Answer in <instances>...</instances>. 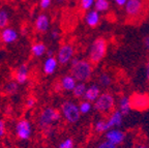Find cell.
Returning <instances> with one entry per match:
<instances>
[{"label": "cell", "mask_w": 149, "mask_h": 148, "mask_svg": "<svg viewBox=\"0 0 149 148\" xmlns=\"http://www.w3.org/2000/svg\"><path fill=\"white\" fill-rule=\"evenodd\" d=\"M128 148H135V146H132V147H128Z\"/></svg>", "instance_id": "42"}, {"label": "cell", "mask_w": 149, "mask_h": 148, "mask_svg": "<svg viewBox=\"0 0 149 148\" xmlns=\"http://www.w3.org/2000/svg\"><path fill=\"white\" fill-rule=\"evenodd\" d=\"M130 98L132 110L143 112L149 109V94L144 92H135Z\"/></svg>", "instance_id": "8"}, {"label": "cell", "mask_w": 149, "mask_h": 148, "mask_svg": "<svg viewBox=\"0 0 149 148\" xmlns=\"http://www.w3.org/2000/svg\"><path fill=\"white\" fill-rule=\"evenodd\" d=\"M9 24V14L6 8H0V30Z\"/></svg>", "instance_id": "27"}, {"label": "cell", "mask_w": 149, "mask_h": 148, "mask_svg": "<svg viewBox=\"0 0 149 148\" xmlns=\"http://www.w3.org/2000/svg\"><path fill=\"white\" fill-rule=\"evenodd\" d=\"M78 108H79L81 115H87L93 110V104L86 100H82L78 105Z\"/></svg>", "instance_id": "25"}, {"label": "cell", "mask_w": 149, "mask_h": 148, "mask_svg": "<svg viewBox=\"0 0 149 148\" xmlns=\"http://www.w3.org/2000/svg\"><path fill=\"white\" fill-rule=\"evenodd\" d=\"M85 23L90 28H95L100 22V14L95 9H89L85 15Z\"/></svg>", "instance_id": "19"}, {"label": "cell", "mask_w": 149, "mask_h": 148, "mask_svg": "<svg viewBox=\"0 0 149 148\" xmlns=\"http://www.w3.org/2000/svg\"><path fill=\"white\" fill-rule=\"evenodd\" d=\"M93 130H94L95 133H97V134H105L109 130V126H108L106 118H100V119L96 120L94 122V124H93Z\"/></svg>", "instance_id": "23"}, {"label": "cell", "mask_w": 149, "mask_h": 148, "mask_svg": "<svg viewBox=\"0 0 149 148\" xmlns=\"http://www.w3.org/2000/svg\"><path fill=\"white\" fill-rule=\"evenodd\" d=\"M47 50H48L47 46L42 42H35L34 44H32V46L30 48L32 56L36 58H40L44 55H46Z\"/></svg>", "instance_id": "21"}, {"label": "cell", "mask_w": 149, "mask_h": 148, "mask_svg": "<svg viewBox=\"0 0 149 148\" xmlns=\"http://www.w3.org/2000/svg\"><path fill=\"white\" fill-rule=\"evenodd\" d=\"M61 118L70 124H76L81 119V113L79 111L78 105L72 101H65L60 106Z\"/></svg>", "instance_id": "5"}, {"label": "cell", "mask_w": 149, "mask_h": 148, "mask_svg": "<svg viewBox=\"0 0 149 148\" xmlns=\"http://www.w3.org/2000/svg\"><path fill=\"white\" fill-rule=\"evenodd\" d=\"M53 89H54V91H55V92H57V93H59V92H61V91H62V89H61V86H60V83H59V80H57V81L54 83Z\"/></svg>", "instance_id": "34"}, {"label": "cell", "mask_w": 149, "mask_h": 148, "mask_svg": "<svg viewBox=\"0 0 149 148\" xmlns=\"http://www.w3.org/2000/svg\"><path fill=\"white\" fill-rule=\"evenodd\" d=\"M126 1H127V0H114V2L116 3L118 6H124Z\"/></svg>", "instance_id": "38"}, {"label": "cell", "mask_w": 149, "mask_h": 148, "mask_svg": "<svg viewBox=\"0 0 149 148\" xmlns=\"http://www.w3.org/2000/svg\"><path fill=\"white\" fill-rule=\"evenodd\" d=\"M143 1L142 0H127L124 4L125 14L130 18H136L142 13Z\"/></svg>", "instance_id": "10"}, {"label": "cell", "mask_w": 149, "mask_h": 148, "mask_svg": "<svg viewBox=\"0 0 149 148\" xmlns=\"http://www.w3.org/2000/svg\"><path fill=\"white\" fill-rule=\"evenodd\" d=\"M61 119V114L54 107H45L37 116V126L40 131L48 126H52Z\"/></svg>", "instance_id": "4"}, {"label": "cell", "mask_w": 149, "mask_h": 148, "mask_svg": "<svg viewBox=\"0 0 149 148\" xmlns=\"http://www.w3.org/2000/svg\"><path fill=\"white\" fill-rule=\"evenodd\" d=\"M123 118L124 115L119 110L117 109L113 110L111 113L108 114L107 118H106L109 128H112V127H120L122 125V123H123Z\"/></svg>", "instance_id": "14"}, {"label": "cell", "mask_w": 149, "mask_h": 148, "mask_svg": "<svg viewBox=\"0 0 149 148\" xmlns=\"http://www.w3.org/2000/svg\"><path fill=\"white\" fill-rule=\"evenodd\" d=\"M143 44H144L145 50L149 52V35H148V36H145L144 40H143Z\"/></svg>", "instance_id": "37"}, {"label": "cell", "mask_w": 149, "mask_h": 148, "mask_svg": "<svg viewBox=\"0 0 149 148\" xmlns=\"http://www.w3.org/2000/svg\"><path fill=\"white\" fill-rule=\"evenodd\" d=\"M86 87H87L86 83H84V82H77L76 86H74V89L72 90V96H74V98H77V100H83Z\"/></svg>", "instance_id": "22"}, {"label": "cell", "mask_w": 149, "mask_h": 148, "mask_svg": "<svg viewBox=\"0 0 149 148\" xmlns=\"http://www.w3.org/2000/svg\"><path fill=\"white\" fill-rule=\"evenodd\" d=\"M29 79V66L27 63H22L16 68L14 73V80L19 85H24Z\"/></svg>", "instance_id": "11"}, {"label": "cell", "mask_w": 149, "mask_h": 148, "mask_svg": "<svg viewBox=\"0 0 149 148\" xmlns=\"http://www.w3.org/2000/svg\"><path fill=\"white\" fill-rule=\"evenodd\" d=\"M51 37L53 39H58L60 37V32H59L58 29H53L51 32Z\"/></svg>", "instance_id": "35"}, {"label": "cell", "mask_w": 149, "mask_h": 148, "mask_svg": "<svg viewBox=\"0 0 149 148\" xmlns=\"http://www.w3.org/2000/svg\"><path fill=\"white\" fill-rule=\"evenodd\" d=\"M93 6H94V9L96 12H98L100 14V13H106L110 8V2L108 0H95Z\"/></svg>", "instance_id": "26"}, {"label": "cell", "mask_w": 149, "mask_h": 148, "mask_svg": "<svg viewBox=\"0 0 149 148\" xmlns=\"http://www.w3.org/2000/svg\"><path fill=\"white\" fill-rule=\"evenodd\" d=\"M94 1L95 0H80V6H81L82 10L87 12V10L91 9L94 4Z\"/></svg>", "instance_id": "29"}, {"label": "cell", "mask_w": 149, "mask_h": 148, "mask_svg": "<svg viewBox=\"0 0 149 148\" xmlns=\"http://www.w3.org/2000/svg\"><path fill=\"white\" fill-rule=\"evenodd\" d=\"M116 97L110 91H102L93 104V110L102 115H108L116 109Z\"/></svg>", "instance_id": "2"}, {"label": "cell", "mask_w": 149, "mask_h": 148, "mask_svg": "<svg viewBox=\"0 0 149 148\" xmlns=\"http://www.w3.org/2000/svg\"><path fill=\"white\" fill-rule=\"evenodd\" d=\"M46 55H47V56H54V52H53V50H47Z\"/></svg>", "instance_id": "39"}, {"label": "cell", "mask_w": 149, "mask_h": 148, "mask_svg": "<svg viewBox=\"0 0 149 148\" xmlns=\"http://www.w3.org/2000/svg\"><path fill=\"white\" fill-rule=\"evenodd\" d=\"M58 148H74V141L72 138H65L59 143Z\"/></svg>", "instance_id": "28"}, {"label": "cell", "mask_w": 149, "mask_h": 148, "mask_svg": "<svg viewBox=\"0 0 149 148\" xmlns=\"http://www.w3.org/2000/svg\"><path fill=\"white\" fill-rule=\"evenodd\" d=\"M108 42L104 37H97L90 44L88 49V60L94 64L100 63L107 55Z\"/></svg>", "instance_id": "3"}, {"label": "cell", "mask_w": 149, "mask_h": 148, "mask_svg": "<svg viewBox=\"0 0 149 148\" xmlns=\"http://www.w3.org/2000/svg\"><path fill=\"white\" fill-rule=\"evenodd\" d=\"M70 74L77 80V82L87 83L92 79L94 67L88 59L74 57L70 62Z\"/></svg>", "instance_id": "1"}, {"label": "cell", "mask_w": 149, "mask_h": 148, "mask_svg": "<svg viewBox=\"0 0 149 148\" xmlns=\"http://www.w3.org/2000/svg\"><path fill=\"white\" fill-rule=\"evenodd\" d=\"M135 148H149V147H148V146H146V145H143V144H141V145L135 146Z\"/></svg>", "instance_id": "40"}, {"label": "cell", "mask_w": 149, "mask_h": 148, "mask_svg": "<svg viewBox=\"0 0 149 148\" xmlns=\"http://www.w3.org/2000/svg\"><path fill=\"white\" fill-rule=\"evenodd\" d=\"M74 57V47L72 44H62L58 48V51L56 53V59L59 64L68 65Z\"/></svg>", "instance_id": "7"}, {"label": "cell", "mask_w": 149, "mask_h": 148, "mask_svg": "<svg viewBox=\"0 0 149 148\" xmlns=\"http://www.w3.org/2000/svg\"><path fill=\"white\" fill-rule=\"evenodd\" d=\"M100 93H102V88L96 83H92L86 87L83 100H86V101H88V102L93 103L98 96H100Z\"/></svg>", "instance_id": "16"}, {"label": "cell", "mask_w": 149, "mask_h": 148, "mask_svg": "<svg viewBox=\"0 0 149 148\" xmlns=\"http://www.w3.org/2000/svg\"><path fill=\"white\" fill-rule=\"evenodd\" d=\"M50 28V19L45 13L40 14L34 21V29L38 33H46Z\"/></svg>", "instance_id": "12"}, {"label": "cell", "mask_w": 149, "mask_h": 148, "mask_svg": "<svg viewBox=\"0 0 149 148\" xmlns=\"http://www.w3.org/2000/svg\"><path fill=\"white\" fill-rule=\"evenodd\" d=\"M59 83H60L62 91L72 92V90L74 89V86H76V84H77V80L70 74H66L59 79Z\"/></svg>", "instance_id": "18"}, {"label": "cell", "mask_w": 149, "mask_h": 148, "mask_svg": "<svg viewBox=\"0 0 149 148\" xmlns=\"http://www.w3.org/2000/svg\"><path fill=\"white\" fill-rule=\"evenodd\" d=\"M145 76H146L147 81L149 82V58L146 61V64H145Z\"/></svg>", "instance_id": "36"}, {"label": "cell", "mask_w": 149, "mask_h": 148, "mask_svg": "<svg viewBox=\"0 0 149 148\" xmlns=\"http://www.w3.org/2000/svg\"><path fill=\"white\" fill-rule=\"evenodd\" d=\"M6 136V123L3 119H0V139Z\"/></svg>", "instance_id": "32"}, {"label": "cell", "mask_w": 149, "mask_h": 148, "mask_svg": "<svg viewBox=\"0 0 149 148\" xmlns=\"http://www.w3.org/2000/svg\"><path fill=\"white\" fill-rule=\"evenodd\" d=\"M15 134L16 137L21 141H27L30 139L32 135V124L26 118H21L17 121L15 125Z\"/></svg>", "instance_id": "6"}, {"label": "cell", "mask_w": 149, "mask_h": 148, "mask_svg": "<svg viewBox=\"0 0 149 148\" xmlns=\"http://www.w3.org/2000/svg\"><path fill=\"white\" fill-rule=\"evenodd\" d=\"M19 84L17 83L15 80H12V81H8L6 84L4 85V93L7 95H15L17 92L19 91Z\"/></svg>", "instance_id": "24"}, {"label": "cell", "mask_w": 149, "mask_h": 148, "mask_svg": "<svg viewBox=\"0 0 149 148\" xmlns=\"http://www.w3.org/2000/svg\"><path fill=\"white\" fill-rule=\"evenodd\" d=\"M53 0H40V6L42 9H48L52 4Z\"/></svg>", "instance_id": "33"}, {"label": "cell", "mask_w": 149, "mask_h": 148, "mask_svg": "<svg viewBox=\"0 0 149 148\" xmlns=\"http://www.w3.org/2000/svg\"><path fill=\"white\" fill-rule=\"evenodd\" d=\"M126 139V133L122 131L120 127H112L109 128L105 133V140L109 141L110 143L114 144L118 147L119 145H122Z\"/></svg>", "instance_id": "9"}, {"label": "cell", "mask_w": 149, "mask_h": 148, "mask_svg": "<svg viewBox=\"0 0 149 148\" xmlns=\"http://www.w3.org/2000/svg\"><path fill=\"white\" fill-rule=\"evenodd\" d=\"M18 31L15 30L12 27H5L0 31V39H1V42L6 45L14 44L15 42L18 40Z\"/></svg>", "instance_id": "13"}, {"label": "cell", "mask_w": 149, "mask_h": 148, "mask_svg": "<svg viewBox=\"0 0 149 148\" xmlns=\"http://www.w3.org/2000/svg\"><path fill=\"white\" fill-rule=\"evenodd\" d=\"M65 0H57V2H59V3H61V2H64Z\"/></svg>", "instance_id": "41"}, {"label": "cell", "mask_w": 149, "mask_h": 148, "mask_svg": "<svg viewBox=\"0 0 149 148\" xmlns=\"http://www.w3.org/2000/svg\"><path fill=\"white\" fill-rule=\"evenodd\" d=\"M95 148H118V147L116 145H114V144L110 143L107 140H104V141L100 142Z\"/></svg>", "instance_id": "31"}, {"label": "cell", "mask_w": 149, "mask_h": 148, "mask_svg": "<svg viewBox=\"0 0 149 148\" xmlns=\"http://www.w3.org/2000/svg\"><path fill=\"white\" fill-rule=\"evenodd\" d=\"M96 84L100 88H109L113 84V77L109 72L102 71L96 77Z\"/></svg>", "instance_id": "20"}, {"label": "cell", "mask_w": 149, "mask_h": 148, "mask_svg": "<svg viewBox=\"0 0 149 148\" xmlns=\"http://www.w3.org/2000/svg\"><path fill=\"white\" fill-rule=\"evenodd\" d=\"M116 107L117 110L121 112L124 116L128 115L132 111V106H130V98L128 95H121L118 98V101H116Z\"/></svg>", "instance_id": "17"}, {"label": "cell", "mask_w": 149, "mask_h": 148, "mask_svg": "<svg viewBox=\"0 0 149 148\" xmlns=\"http://www.w3.org/2000/svg\"><path fill=\"white\" fill-rule=\"evenodd\" d=\"M37 104V98L33 95H30V96H28L26 98V102H25V107L26 109H33Z\"/></svg>", "instance_id": "30"}, {"label": "cell", "mask_w": 149, "mask_h": 148, "mask_svg": "<svg viewBox=\"0 0 149 148\" xmlns=\"http://www.w3.org/2000/svg\"><path fill=\"white\" fill-rule=\"evenodd\" d=\"M58 61L56 59V56H47L42 63V72L47 76H51L58 68Z\"/></svg>", "instance_id": "15"}]
</instances>
